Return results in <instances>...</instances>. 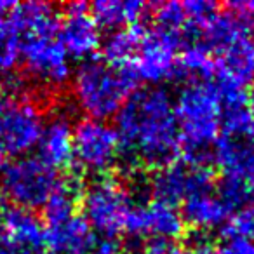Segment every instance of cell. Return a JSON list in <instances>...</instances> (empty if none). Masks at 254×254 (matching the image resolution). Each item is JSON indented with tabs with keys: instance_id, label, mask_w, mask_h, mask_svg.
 Wrapping results in <instances>:
<instances>
[{
	"instance_id": "6da1fadb",
	"label": "cell",
	"mask_w": 254,
	"mask_h": 254,
	"mask_svg": "<svg viewBox=\"0 0 254 254\" xmlns=\"http://www.w3.org/2000/svg\"><path fill=\"white\" fill-rule=\"evenodd\" d=\"M120 148L134 162L166 166L181 146L174 103L164 89L136 91L117 113Z\"/></svg>"
},
{
	"instance_id": "7a4b0ae2",
	"label": "cell",
	"mask_w": 254,
	"mask_h": 254,
	"mask_svg": "<svg viewBox=\"0 0 254 254\" xmlns=\"http://www.w3.org/2000/svg\"><path fill=\"white\" fill-rule=\"evenodd\" d=\"M136 80L138 77L131 68L91 58L71 75V96L87 119L106 120L117 115L131 98Z\"/></svg>"
},
{
	"instance_id": "3957f363",
	"label": "cell",
	"mask_w": 254,
	"mask_h": 254,
	"mask_svg": "<svg viewBox=\"0 0 254 254\" xmlns=\"http://www.w3.org/2000/svg\"><path fill=\"white\" fill-rule=\"evenodd\" d=\"M174 113L188 160L202 162V155L214 146L221 129V94L216 84L205 80L187 84L178 94Z\"/></svg>"
},
{
	"instance_id": "277c9868",
	"label": "cell",
	"mask_w": 254,
	"mask_h": 254,
	"mask_svg": "<svg viewBox=\"0 0 254 254\" xmlns=\"http://www.w3.org/2000/svg\"><path fill=\"white\" fill-rule=\"evenodd\" d=\"M134 200L124 183L112 178L96 180L82 195V218L105 239L127 233L134 214Z\"/></svg>"
},
{
	"instance_id": "5b68a950",
	"label": "cell",
	"mask_w": 254,
	"mask_h": 254,
	"mask_svg": "<svg viewBox=\"0 0 254 254\" xmlns=\"http://www.w3.org/2000/svg\"><path fill=\"white\" fill-rule=\"evenodd\" d=\"M60 185L56 169L47 166L40 157H19L5 164L0 174V188L5 198L16 207L33 211L44 207Z\"/></svg>"
},
{
	"instance_id": "8992f818",
	"label": "cell",
	"mask_w": 254,
	"mask_h": 254,
	"mask_svg": "<svg viewBox=\"0 0 254 254\" xmlns=\"http://www.w3.org/2000/svg\"><path fill=\"white\" fill-rule=\"evenodd\" d=\"M21 60L28 75L40 85L60 89L71 78V61L58 33L19 39Z\"/></svg>"
},
{
	"instance_id": "52a82bcc",
	"label": "cell",
	"mask_w": 254,
	"mask_h": 254,
	"mask_svg": "<svg viewBox=\"0 0 254 254\" xmlns=\"http://www.w3.org/2000/svg\"><path fill=\"white\" fill-rule=\"evenodd\" d=\"M120 153L119 134L106 120L84 119L73 127V160L87 173H108Z\"/></svg>"
},
{
	"instance_id": "ba28073f",
	"label": "cell",
	"mask_w": 254,
	"mask_h": 254,
	"mask_svg": "<svg viewBox=\"0 0 254 254\" xmlns=\"http://www.w3.org/2000/svg\"><path fill=\"white\" fill-rule=\"evenodd\" d=\"M44 117L30 98L9 99L0 113V148L5 155L25 157L40 141Z\"/></svg>"
},
{
	"instance_id": "9c48e42d",
	"label": "cell",
	"mask_w": 254,
	"mask_h": 254,
	"mask_svg": "<svg viewBox=\"0 0 254 254\" xmlns=\"http://www.w3.org/2000/svg\"><path fill=\"white\" fill-rule=\"evenodd\" d=\"M180 39L164 30L145 32L134 58V75L148 84H162L178 73Z\"/></svg>"
},
{
	"instance_id": "30bf717a",
	"label": "cell",
	"mask_w": 254,
	"mask_h": 254,
	"mask_svg": "<svg viewBox=\"0 0 254 254\" xmlns=\"http://www.w3.org/2000/svg\"><path fill=\"white\" fill-rule=\"evenodd\" d=\"M211 173L202 162H169L159 167L150 181L157 202L176 205L193 191L211 187Z\"/></svg>"
},
{
	"instance_id": "8fae6325",
	"label": "cell",
	"mask_w": 254,
	"mask_h": 254,
	"mask_svg": "<svg viewBox=\"0 0 254 254\" xmlns=\"http://www.w3.org/2000/svg\"><path fill=\"white\" fill-rule=\"evenodd\" d=\"M58 37L70 60H87L101 47L99 26L87 11V5L80 2L66 5L58 26Z\"/></svg>"
},
{
	"instance_id": "7c38bea8",
	"label": "cell",
	"mask_w": 254,
	"mask_h": 254,
	"mask_svg": "<svg viewBox=\"0 0 254 254\" xmlns=\"http://www.w3.org/2000/svg\"><path fill=\"white\" fill-rule=\"evenodd\" d=\"M153 14L159 30L173 33L178 39L183 35L200 37L204 26L216 14V5L207 0H171L157 5Z\"/></svg>"
},
{
	"instance_id": "4fadbf2b",
	"label": "cell",
	"mask_w": 254,
	"mask_h": 254,
	"mask_svg": "<svg viewBox=\"0 0 254 254\" xmlns=\"http://www.w3.org/2000/svg\"><path fill=\"white\" fill-rule=\"evenodd\" d=\"M218 54V60L214 61L218 91L221 94L244 92L254 80V42L246 37Z\"/></svg>"
},
{
	"instance_id": "5bb4252c",
	"label": "cell",
	"mask_w": 254,
	"mask_h": 254,
	"mask_svg": "<svg viewBox=\"0 0 254 254\" xmlns=\"http://www.w3.org/2000/svg\"><path fill=\"white\" fill-rule=\"evenodd\" d=\"M0 244L16 251H37L46 246V226L33 211L0 202Z\"/></svg>"
},
{
	"instance_id": "9a60e30c",
	"label": "cell",
	"mask_w": 254,
	"mask_h": 254,
	"mask_svg": "<svg viewBox=\"0 0 254 254\" xmlns=\"http://www.w3.org/2000/svg\"><path fill=\"white\" fill-rule=\"evenodd\" d=\"M185 226L187 223L176 205L153 200L152 204H146L143 207L136 205L127 233L136 237H150L153 240L173 242L174 239L183 235Z\"/></svg>"
},
{
	"instance_id": "2e32d148",
	"label": "cell",
	"mask_w": 254,
	"mask_h": 254,
	"mask_svg": "<svg viewBox=\"0 0 254 254\" xmlns=\"http://www.w3.org/2000/svg\"><path fill=\"white\" fill-rule=\"evenodd\" d=\"M214 160L225 180L254 190V139L221 138L214 143Z\"/></svg>"
},
{
	"instance_id": "e0dca14e",
	"label": "cell",
	"mask_w": 254,
	"mask_h": 254,
	"mask_svg": "<svg viewBox=\"0 0 254 254\" xmlns=\"http://www.w3.org/2000/svg\"><path fill=\"white\" fill-rule=\"evenodd\" d=\"M230 214L232 209L223 202L218 191L212 190V187L188 195L183 200V211H181L185 223L200 232H212L221 228L228 223Z\"/></svg>"
},
{
	"instance_id": "ac0fdd59",
	"label": "cell",
	"mask_w": 254,
	"mask_h": 254,
	"mask_svg": "<svg viewBox=\"0 0 254 254\" xmlns=\"http://www.w3.org/2000/svg\"><path fill=\"white\" fill-rule=\"evenodd\" d=\"M40 159L53 169L66 167L73 160V124L66 113H54L44 122L39 141Z\"/></svg>"
},
{
	"instance_id": "d6986e66",
	"label": "cell",
	"mask_w": 254,
	"mask_h": 254,
	"mask_svg": "<svg viewBox=\"0 0 254 254\" xmlns=\"http://www.w3.org/2000/svg\"><path fill=\"white\" fill-rule=\"evenodd\" d=\"M96 233L82 216H71L46 226V246L53 254H89L96 244Z\"/></svg>"
},
{
	"instance_id": "ffe728a7",
	"label": "cell",
	"mask_w": 254,
	"mask_h": 254,
	"mask_svg": "<svg viewBox=\"0 0 254 254\" xmlns=\"http://www.w3.org/2000/svg\"><path fill=\"white\" fill-rule=\"evenodd\" d=\"M11 23L19 39L42 33H58V12L47 2H25L16 4L11 12Z\"/></svg>"
},
{
	"instance_id": "44dd1931",
	"label": "cell",
	"mask_w": 254,
	"mask_h": 254,
	"mask_svg": "<svg viewBox=\"0 0 254 254\" xmlns=\"http://www.w3.org/2000/svg\"><path fill=\"white\" fill-rule=\"evenodd\" d=\"M221 127L226 138L254 139V110L244 92L221 94Z\"/></svg>"
},
{
	"instance_id": "7402d4cb",
	"label": "cell",
	"mask_w": 254,
	"mask_h": 254,
	"mask_svg": "<svg viewBox=\"0 0 254 254\" xmlns=\"http://www.w3.org/2000/svg\"><path fill=\"white\" fill-rule=\"evenodd\" d=\"M146 11L145 2L139 0H98L91 7V16L98 26L119 30L138 25Z\"/></svg>"
},
{
	"instance_id": "603a6c76",
	"label": "cell",
	"mask_w": 254,
	"mask_h": 254,
	"mask_svg": "<svg viewBox=\"0 0 254 254\" xmlns=\"http://www.w3.org/2000/svg\"><path fill=\"white\" fill-rule=\"evenodd\" d=\"M143 37H145V30L139 25H131L110 32V35L101 42L105 61L115 66L129 68V64L134 61L138 54Z\"/></svg>"
},
{
	"instance_id": "cb8c5ba5",
	"label": "cell",
	"mask_w": 254,
	"mask_h": 254,
	"mask_svg": "<svg viewBox=\"0 0 254 254\" xmlns=\"http://www.w3.org/2000/svg\"><path fill=\"white\" fill-rule=\"evenodd\" d=\"M78 202V187L73 180H60L56 190L51 193L47 202L44 204V214H46L47 226L61 223L64 219L75 216Z\"/></svg>"
},
{
	"instance_id": "d4e9b609",
	"label": "cell",
	"mask_w": 254,
	"mask_h": 254,
	"mask_svg": "<svg viewBox=\"0 0 254 254\" xmlns=\"http://www.w3.org/2000/svg\"><path fill=\"white\" fill-rule=\"evenodd\" d=\"M178 71L193 80H205L214 73V58L205 44L190 42L187 49L180 54Z\"/></svg>"
},
{
	"instance_id": "484cf974",
	"label": "cell",
	"mask_w": 254,
	"mask_h": 254,
	"mask_svg": "<svg viewBox=\"0 0 254 254\" xmlns=\"http://www.w3.org/2000/svg\"><path fill=\"white\" fill-rule=\"evenodd\" d=\"M21 60L19 35L11 19L0 16V78L11 77Z\"/></svg>"
},
{
	"instance_id": "4316f807",
	"label": "cell",
	"mask_w": 254,
	"mask_h": 254,
	"mask_svg": "<svg viewBox=\"0 0 254 254\" xmlns=\"http://www.w3.org/2000/svg\"><path fill=\"white\" fill-rule=\"evenodd\" d=\"M228 233L230 237L254 240V207H242L228 219Z\"/></svg>"
},
{
	"instance_id": "83f0119b",
	"label": "cell",
	"mask_w": 254,
	"mask_h": 254,
	"mask_svg": "<svg viewBox=\"0 0 254 254\" xmlns=\"http://www.w3.org/2000/svg\"><path fill=\"white\" fill-rule=\"evenodd\" d=\"M216 254H254V240L226 237L216 249Z\"/></svg>"
},
{
	"instance_id": "f1b7e54d",
	"label": "cell",
	"mask_w": 254,
	"mask_h": 254,
	"mask_svg": "<svg viewBox=\"0 0 254 254\" xmlns=\"http://www.w3.org/2000/svg\"><path fill=\"white\" fill-rule=\"evenodd\" d=\"M138 254H191L187 247L176 242H164V240H152Z\"/></svg>"
},
{
	"instance_id": "f546056e",
	"label": "cell",
	"mask_w": 254,
	"mask_h": 254,
	"mask_svg": "<svg viewBox=\"0 0 254 254\" xmlns=\"http://www.w3.org/2000/svg\"><path fill=\"white\" fill-rule=\"evenodd\" d=\"M89 254H120V247L112 239H105L96 242Z\"/></svg>"
},
{
	"instance_id": "4dcf8cb0",
	"label": "cell",
	"mask_w": 254,
	"mask_h": 254,
	"mask_svg": "<svg viewBox=\"0 0 254 254\" xmlns=\"http://www.w3.org/2000/svg\"><path fill=\"white\" fill-rule=\"evenodd\" d=\"M190 253L191 254H216V249L209 246V244L200 242V244H197V246L193 247V251H190Z\"/></svg>"
},
{
	"instance_id": "1f68e13d",
	"label": "cell",
	"mask_w": 254,
	"mask_h": 254,
	"mask_svg": "<svg viewBox=\"0 0 254 254\" xmlns=\"http://www.w3.org/2000/svg\"><path fill=\"white\" fill-rule=\"evenodd\" d=\"M16 7L14 2H9V0H0V16H4V14H11L12 9Z\"/></svg>"
},
{
	"instance_id": "d6a6232c",
	"label": "cell",
	"mask_w": 254,
	"mask_h": 254,
	"mask_svg": "<svg viewBox=\"0 0 254 254\" xmlns=\"http://www.w3.org/2000/svg\"><path fill=\"white\" fill-rule=\"evenodd\" d=\"M9 103V98H7V89L4 87V85L0 84V113H2V110L5 108V105Z\"/></svg>"
},
{
	"instance_id": "836d02e7",
	"label": "cell",
	"mask_w": 254,
	"mask_h": 254,
	"mask_svg": "<svg viewBox=\"0 0 254 254\" xmlns=\"http://www.w3.org/2000/svg\"><path fill=\"white\" fill-rule=\"evenodd\" d=\"M0 254H25V253H21V251L12 249V247L2 246V244H0Z\"/></svg>"
},
{
	"instance_id": "e575fe53",
	"label": "cell",
	"mask_w": 254,
	"mask_h": 254,
	"mask_svg": "<svg viewBox=\"0 0 254 254\" xmlns=\"http://www.w3.org/2000/svg\"><path fill=\"white\" fill-rule=\"evenodd\" d=\"M249 99H251V108L254 110V80H253V84H251V94H249Z\"/></svg>"
},
{
	"instance_id": "d590c367",
	"label": "cell",
	"mask_w": 254,
	"mask_h": 254,
	"mask_svg": "<svg viewBox=\"0 0 254 254\" xmlns=\"http://www.w3.org/2000/svg\"><path fill=\"white\" fill-rule=\"evenodd\" d=\"M253 207H254V204H253Z\"/></svg>"
}]
</instances>
